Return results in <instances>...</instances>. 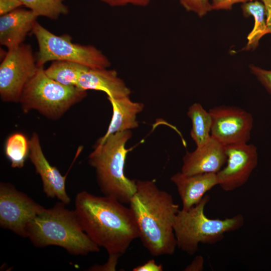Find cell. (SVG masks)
<instances>
[{
  "label": "cell",
  "instance_id": "cell-1",
  "mask_svg": "<svg viewBox=\"0 0 271 271\" xmlns=\"http://www.w3.org/2000/svg\"><path fill=\"white\" fill-rule=\"evenodd\" d=\"M75 207L83 230L109 255L121 256L139 238L129 207L113 197L97 196L82 191L76 196Z\"/></svg>",
  "mask_w": 271,
  "mask_h": 271
},
{
  "label": "cell",
  "instance_id": "cell-9",
  "mask_svg": "<svg viewBox=\"0 0 271 271\" xmlns=\"http://www.w3.org/2000/svg\"><path fill=\"white\" fill-rule=\"evenodd\" d=\"M45 208L13 185L0 184V226L23 237L27 227Z\"/></svg>",
  "mask_w": 271,
  "mask_h": 271
},
{
  "label": "cell",
  "instance_id": "cell-25",
  "mask_svg": "<svg viewBox=\"0 0 271 271\" xmlns=\"http://www.w3.org/2000/svg\"><path fill=\"white\" fill-rule=\"evenodd\" d=\"M255 0H211L212 10H231L233 5Z\"/></svg>",
  "mask_w": 271,
  "mask_h": 271
},
{
  "label": "cell",
  "instance_id": "cell-7",
  "mask_svg": "<svg viewBox=\"0 0 271 271\" xmlns=\"http://www.w3.org/2000/svg\"><path fill=\"white\" fill-rule=\"evenodd\" d=\"M32 33L38 45L36 55L38 67L50 61H67L92 68H107L110 62L101 51L91 45L74 43L68 34L57 36L37 21Z\"/></svg>",
  "mask_w": 271,
  "mask_h": 271
},
{
  "label": "cell",
  "instance_id": "cell-31",
  "mask_svg": "<svg viewBox=\"0 0 271 271\" xmlns=\"http://www.w3.org/2000/svg\"><path fill=\"white\" fill-rule=\"evenodd\" d=\"M261 1L265 7L267 34L271 36V0H261Z\"/></svg>",
  "mask_w": 271,
  "mask_h": 271
},
{
  "label": "cell",
  "instance_id": "cell-11",
  "mask_svg": "<svg viewBox=\"0 0 271 271\" xmlns=\"http://www.w3.org/2000/svg\"><path fill=\"white\" fill-rule=\"evenodd\" d=\"M226 165L217 174L219 186L225 191H233L244 185L258 163L256 147L247 143L225 146Z\"/></svg>",
  "mask_w": 271,
  "mask_h": 271
},
{
  "label": "cell",
  "instance_id": "cell-12",
  "mask_svg": "<svg viewBox=\"0 0 271 271\" xmlns=\"http://www.w3.org/2000/svg\"><path fill=\"white\" fill-rule=\"evenodd\" d=\"M29 157L42 182L43 191L48 197L57 198L66 205L71 199L66 190V175H62L46 158L39 136L34 132L29 140Z\"/></svg>",
  "mask_w": 271,
  "mask_h": 271
},
{
  "label": "cell",
  "instance_id": "cell-22",
  "mask_svg": "<svg viewBox=\"0 0 271 271\" xmlns=\"http://www.w3.org/2000/svg\"><path fill=\"white\" fill-rule=\"evenodd\" d=\"M23 6L32 11L37 17L43 16L56 20L69 13L63 0H20Z\"/></svg>",
  "mask_w": 271,
  "mask_h": 271
},
{
  "label": "cell",
  "instance_id": "cell-3",
  "mask_svg": "<svg viewBox=\"0 0 271 271\" xmlns=\"http://www.w3.org/2000/svg\"><path fill=\"white\" fill-rule=\"evenodd\" d=\"M65 206L60 201L44 208L29 224L27 237L36 246H58L73 255L99 251V247L83 230L75 211Z\"/></svg>",
  "mask_w": 271,
  "mask_h": 271
},
{
  "label": "cell",
  "instance_id": "cell-2",
  "mask_svg": "<svg viewBox=\"0 0 271 271\" xmlns=\"http://www.w3.org/2000/svg\"><path fill=\"white\" fill-rule=\"evenodd\" d=\"M137 189L129 203L139 238L151 254H173L177 246L174 223L179 206L168 192L154 180L136 181Z\"/></svg>",
  "mask_w": 271,
  "mask_h": 271
},
{
  "label": "cell",
  "instance_id": "cell-30",
  "mask_svg": "<svg viewBox=\"0 0 271 271\" xmlns=\"http://www.w3.org/2000/svg\"><path fill=\"white\" fill-rule=\"evenodd\" d=\"M204 258L202 256L197 255L191 263L185 268L186 271H200L203 269Z\"/></svg>",
  "mask_w": 271,
  "mask_h": 271
},
{
  "label": "cell",
  "instance_id": "cell-26",
  "mask_svg": "<svg viewBox=\"0 0 271 271\" xmlns=\"http://www.w3.org/2000/svg\"><path fill=\"white\" fill-rule=\"evenodd\" d=\"M112 7L124 6L132 5L136 6L146 7L151 0H101Z\"/></svg>",
  "mask_w": 271,
  "mask_h": 271
},
{
  "label": "cell",
  "instance_id": "cell-16",
  "mask_svg": "<svg viewBox=\"0 0 271 271\" xmlns=\"http://www.w3.org/2000/svg\"><path fill=\"white\" fill-rule=\"evenodd\" d=\"M77 87L87 91L94 90L106 93L107 97L118 98L129 96L130 89L114 70L89 68L80 76Z\"/></svg>",
  "mask_w": 271,
  "mask_h": 271
},
{
  "label": "cell",
  "instance_id": "cell-14",
  "mask_svg": "<svg viewBox=\"0 0 271 271\" xmlns=\"http://www.w3.org/2000/svg\"><path fill=\"white\" fill-rule=\"evenodd\" d=\"M170 180L177 188L182 203V209L185 210L198 203L206 192L219 183L217 173L186 175L179 172L171 176Z\"/></svg>",
  "mask_w": 271,
  "mask_h": 271
},
{
  "label": "cell",
  "instance_id": "cell-27",
  "mask_svg": "<svg viewBox=\"0 0 271 271\" xmlns=\"http://www.w3.org/2000/svg\"><path fill=\"white\" fill-rule=\"evenodd\" d=\"M22 6L20 0H0V15L6 14Z\"/></svg>",
  "mask_w": 271,
  "mask_h": 271
},
{
  "label": "cell",
  "instance_id": "cell-17",
  "mask_svg": "<svg viewBox=\"0 0 271 271\" xmlns=\"http://www.w3.org/2000/svg\"><path fill=\"white\" fill-rule=\"evenodd\" d=\"M107 99L112 107V116L108 128L101 139L139 126L137 116L143 111L144 108L143 103L132 101L129 96L118 98L107 97Z\"/></svg>",
  "mask_w": 271,
  "mask_h": 271
},
{
  "label": "cell",
  "instance_id": "cell-20",
  "mask_svg": "<svg viewBox=\"0 0 271 271\" xmlns=\"http://www.w3.org/2000/svg\"><path fill=\"white\" fill-rule=\"evenodd\" d=\"M89 67L67 61H54L45 69L46 74L57 82L67 86H76L81 75Z\"/></svg>",
  "mask_w": 271,
  "mask_h": 271
},
{
  "label": "cell",
  "instance_id": "cell-28",
  "mask_svg": "<svg viewBox=\"0 0 271 271\" xmlns=\"http://www.w3.org/2000/svg\"><path fill=\"white\" fill-rule=\"evenodd\" d=\"M119 255H109L107 261L102 265H93L91 270H115Z\"/></svg>",
  "mask_w": 271,
  "mask_h": 271
},
{
  "label": "cell",
  "instance_id": "cell-18",
  "mask_svg": "<svg viewBox=\"0 0 271 271\" xmlns=\"http://www.w3.org/2000/svg\"><path fill=\"white\" fill-rule=\"evenodd\" d=\"M241 8L245 17L254 18V27L247 37L248 41L244 48L245 50H254L260 39L267 34L265 7L261 1L255 0L243 3Z\"/></svg>",
  "mask_w": 271,
  "mask_h": 271
},
{
  "label": "cell",
  "instance_id": "cell-8",
  "mask_svg": "<svg viewBox=\"0 0 271 271\" xmlns=\"http://www.w3.org/2000/svg\"><path fill=\"white\" fill-rule=\"evenodd\" d=\"M39 67L31 46L22 43L8 50L0 65V96L5 102H19L24 87Z\"/></svg>",
  "mask_w": 271,
  "mask_h": 271
},
{
  "label": "cell",
  "instance_id": "cell-13",
  "mask_svg": "<svg viewBox=\"0 0 271 271\" xmlns=\"http://www.w3.org/2000/svg\"><path fill=\"white\" fill-rule=\"evenodd\" d=\"M226 161L225 146L211 137L203 145L185 154L181 172L186 175L217 173Z\"/></svg>",
  "mask_w": 271,
  "mask_h": 271
},
{
  "label": "cell",
  "instance_id": "cell-6",
  "mask_svg": "<svg viewBox=\"0 0 271 271\" xmlns=\"http://www.w3.org/2000/svg\"><path fill=\"white\" fill-rule=\"evenodd\" d=\"M43 66L28 82L19 102L24 112L35 110L51 119H58L71 106L87 95L86 91L76 86L60 84L49 78Z\"/></svg>",
  "mask_w": 271,
  "mask_h": 271
},
{
  "label": "cell",
  "instance_id": "cell-24",
  "mask_svg": "<svg viewBox=\"0 0 271 271\" xmlns=\"http://www.w3.org/2000/svg\"><path fill=\"white\" fill-rule=\"evenodd\" d=\"M251 73L271 96V69L266 70L254 65L249 66Z\"/></svg>",
  "mask_w": 271,
  "mask_h": 271
},
{
  "label": "cell",
  "instance_id": "cell-23",
  "mask_svg": "<svg viewBox=\"0 0 271 271\" xmlns=\"http://www.w3.org/2000/svg\"><path fill=\"white\" fill-rule=\"evenodd\" d=\"M181 6L188 12L202 17L212 11L211 0H179Z\"/></svg>",
  "mask_w": 271,
  "mask_h": 271
},
{
  "label": "cell",
  "instance_id": "cell-5",
  "mask_svg": "<svg viewBox=\"0 0 271 271\" xmlns=\"http://www.w3.org/2000/svg\"><path fill=\"white\" fill-rule=\"evenodd\" d=\"M210 197L205 195L189 209H179L174 223L177 247L189 255L198 250L199 243L214 244L221 241L226 233L240 228L244 223L242 214L223 219L208 218L204 213Z\"/></svg>",
  "mask_w": 271,
  "mask_h": 271
},
{
  "label": "cell",
  "instance_id": "cell-4",
  "mask_svg": "<svg viewBox=\"0 0 271 271\" xmlns=\"http://www.w3.org/2000/svg\"><path fill=\"white\" fill-rule=\"evenodd\" d=\"M131 137V130H128L100 138L88 157L101 191L123 204H129L137 189L136 180L128 178L124 171L129 151L125 146Z\"/></svg>",
  "mask_w": 271,
  "mask_h": 271
},
{
  "label": "cell",
  "instance_id": "cell-21",
  "mask_svg": "<svg viewBox=\"0 0 271 271\" xmlns=\"http://www.w3.org/2000/svg\"><path fill=\"white\" fill-rule=\"evenodd\" d=\"M29 140L22 133L15 132L7 139L5 147V154L14 168L24 167L29 154Z\"/></svg>",
  "mask_w": 271,
  "mask_h": 271
},
{
  "label": "cell",
  "instance_id": "cell-29",
  "mask_svg": "<svg viewBox=\"0 0 271 271\" xmlns=\"http://www.w3.org/2000/svg\"><path fill=\"white\" fill-rule=\"evenodd\" d=\"M163 266L161 264H158L154 259H151L146 263L138 265L132 269L133 271H163Z\"/></svg>",
  "mask_w": 271,
  "mask_h": 271
},
{
  "label": "cell",
  "instance_id": "cell-19",
  "mask_svg": "<svg viewBox=\"0 0 271 271\" xmlns=\"http://www.w3.org/2000/svg\"><path fill=\"white\" fill-rule=\"evenodd\" d=\"M187 115L192 124L190 136L196 147H200L205 144L211 137V115L201 104L194 103L188 108Z\"/></svg>",
  "mask_w": 271,
  "mask_h": 271
},
{
  "label": "cell",
  "instance_id": "cell-15",
  "mask_svg": "<svg viewBox=\"0 0 271 271\" xmlns=\"http://www.w3.org/2000/svg\"><path fill=\"white\" fill-rule=\"evenodd\" d=\"M38 17L30 10L18 8L0 17V44L8 50L23 43Z\"/></svg>",
  "mask_w": 271,
  "mask_h": 271
},
{
  "label": "cell",
  "instance_id": "cell-10",
  "mask_svg": "<svg viewBox=\"0 0 271 271\" xmlns=\"http://www.w3.org/2000/svg\"><path fill=\"white\" fill-rule=\"evenodd\" d=\"M208 111L212 118L211 137L225 146L249 141L253 124L250 113L239 107L224 105Z\"/></svg>",
  "mask_w": 271,
  "mask_h": 271
}]
</instances>
